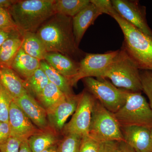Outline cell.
<instances>
[{"instance_id":"7c38bea8","label":"cell","mask_w":152,"mask_h":152,"mask_svg":"<svg viewBox=\"0 0 152 152\" xmlns=\"http://www.w3.org/2000/svg\"><path fill=\"white\" fill-rule=\"evenodd\" d=\"M81 94L67 96L53 108L47 111L50 127L58 134L62 133L67 120L75 111Z\"/></svg>"},{"instance_id":"30bf717a","label":"cell","mask_w":152,"mask_h":152,"mask_svg":"<svg viewBox=\"0 0 152 152\" xmlns=\"http://www.w3.org/2000/svg\"><path fill=\"white\" fill-rule=\"evenodd\" d=\"M111 2L120 16L152 38V31L147 23L145 7L137 1L112 0Z\"/></svg>"},{"instance_id":"44dd1931","label":"cell","mask_w":152,"mask_h":152,"mask_svg":"<svg viewBox=\"0 0 152 152\" xmlns=\"http://www.w3.org/2000/svg\"><path fill=\"white\" fill-rule=\"evenodd\" d=\"M57 135L52 129L42 131L30 137L28 143L32 152H41L59 143Z\"/></svg>"},{"instance_id":"603a6c76","label":"cell","mask_w":152,"mask_h":152,"mask_svg":"<svg viewBox=\"0 0 152 152\" xmlns=\"http://www.w3.org/2000/svg\"><path fill=\"white\" fill-rule=\"evenodd\" d=\"M40 67L45 72L49 81L56 85L67 96L74 94L69 81L52 67L45 60L40 61Z\"/></svg>"},{"instance_id":"b9f144b4","label":"cell","mask_w":152,"mask_h":152,"mask_svg":"<svg viewBox=\"0 0 152 152\" xmlns=\"http://www.w3.org/2000/svg\"></svg>"},{"instance_id":"f1b7e54d","label":"cell","mask_w":152,"mask_h":152,"mask_svg":"<svg viewBox=\"0 0 152 152\" xmlns=\"http://www.w3.org/2000/svg\"><path fill=\"white\" fill-rule=\"evenodd\" d=\"M102 142L89 136L82 138L78 152H100Z\"/></svg>"},{"instance_id":"d590c367","label":"cell","mask_w":152,"mask_h":152,"mask_svg":"<svg viewBox=\"0 0 152 152\" xmlns=\"http://www.w3.org/2000/svg\"><path fill=\"white\" fill-rule=\"evenodd\" d=\"M120 152H136L133 148L124 142H120Z\"/></svg>"},{"instance_id":"8992f818","label":"cell","mask_w":152,"mask_h":152,"mask_svg":"<svg viewBox=\"0 0 152 152\" xmlns=\"http://www.w3.org/2000/svg\"><path fill=\"white\" fill-rule=\"evenodd\" d=\"M89 136L98 141L124 142L121 127L112 113L97 100L93 107Z\"/></svg>"},{"instance_id":"2e32d148","label":"cell","mask_w":152,"mask_h":152,"mask_svg":"<svg viewBox=\"0 0 152 152\" xmlns=\"http://www.w3.org/2000/svg\"><path fill=\"white\" fill-rule=\"evenodd\" d=\"M0 85L13 101L28 93L25 81L11 68L0 66Z\"/></svg>"},{"instance_id":"8d00e7d4","label":"cell","mask_w":152,"mask_h":152,"mask_svg":"<svg viewBox=\"0 0 152 152\" xmlns=\"http://www.w3.org/2000/svg\"><path fill=\"white\" fill-rule=\"evenodd\" d=\"M19 152H32L28 143L27 140H25L22 142Z\"/></svg>"},{"instance_id":"d4e9b609","label":"cell","mask_w":152,"mask_h":152,"mask_svg":"<svg viewBox=\"0 0 152 152\" xmlns=\"http://www.w3.org/2000/svg\"><path fill=\"white\" fill-rule=\"evenodd\" d=\"M24 81L25 86L28 92L30 91L37 98L50 83L46 75L41 67Z\"/></svg>"},{"instance_id":"ba28073f","label":"cell","mask_w":152,"mask_h":152,"mask_svg":"<svg viewBox=\"0 0 152 152\" xmlns=\"http://www.w3.org/2000/svg\"><path fill=\"white\" fill-rule=\"evenodd\" d=\"M95 100L88 91L81 93L75 111L70 121L66 124L63 129L64 135L72 134L82 138L89 135Z\"/></svg>"},{"instance_id":"1f68e13d","label":"cell","mask_w":152,"mask_h":152,"mask_svg":"<svg viewBox=\"0 0 152 152\" xmlns=\"http://www.w3.org/2000/svg\"><path fill=\"white\" fill-rule=\"evenodd\" d=\"M91 2L94 4L102 13L110 15L115 11L111 1L110 0H91Z\"/></svg>"},{"instance_id":"4dcf8cb0","label":"cell","mask_w":152,"mask_h":152,"mask_svg":"<svg viewBox=\"0 0 152 152\" xmlns=\"http://www.w3.org/2000/svg\"><path fill=\"white\" fill-rule=\"evenodd\" d=\"M21 140L10 137L7 141L0 145V152H19Z\"/></svg>"},{"instance_id":"3957f363","label":"cell","mask_w":152,"mask_h":152,"mask_svg":"<svg viewBox=\"0 0 152 152\" xmlns=\"http://www.w3.org/2000/svg\"><path fill=\"white\" fill-rule=\"evenodd\" d=\"M110 16L119 25L124 37L123 48L139 69L152 71V38L125 20L115 11Z\"/></svg>"},{"instance_id":"ffe728a7","label":"cell","mask_w":152,"mask_h":152,"mask_svg":"<svg viewBox=\"0 0 152 152\" xmlns=\"http://www.w3.org/2000/svg\"><path fill=\"white\" fill-rule=\"evenodd\" d=\"M23 34L18 33L0 47V66L11 68L13 60L21 47Z\"/></svg>"},{"instance_id":"f546056e","label":"cell","mask_w":152,"mask_h":152,"mask_svg":"<svg viewBox=\"0 0 152 152\" xmlns=\"http://www.w3.org/2000/svg\"><path fill=\"white\" fill-rule=\"evenodd\" d=\"M18 28L9 8L0 7V29Z\"/></svg>"},{"instance_id":"d6a6232c","label":"cell","mask_w":152,"mask_h":152,"mask_svg":"<svg viewBox=\"0 0 152 152\" xmlns=\"http://www.w3.org/2000/svg\"><path fill=\"white\" fill-rule=\"evenodd\" d=\"M120 142L114 141L102 142L100 152H120Z\"/></svg>"},{"instance_id":"f35d334b","label":"cell","mask_w":152,"mask_h":152,"mask_svg":"<svg viewBox=\"0 0 152 152\" xmlns=\"http://www.w3.org/2000/svg\"><path fill=\"white\" fill-rule=\"evenodd\" d=\"M58 144L50 147L41 152H58Z\"/></svg>"},{"instance_id":"74e56055","label":"cell","mask_w":152,"mask_h":152,"mask_svg":"<svg viewBox=\"0 0 152 152\" xmlns=\"http://www.w3.org/2000/svg\"><path fill=\"white\" fill-rule=\"evenodd\" d=\"M15 1L0 0V7L9 8Z\"/></svg>"},{"instance_id":"83f0119b","label":"cell","mask_w":152,"mask_h":152,"mask_svg":"<svg viewBox=\"0 0 152 152\" xmlns=\"http://www.w3.org/2000/svg\"><path fill=\"white\" fill-rule=\"evenodd\" d=\"M142 91L145 93L149 101L150 107L152 110V71H140Z\"/></svg>"},{"instance_id":"ac0fdd59","label":"cell","mask_w":152,"mask_h":152,"mask_svg":"<svg viewBox=\"0 0 152 152\" xmlns=\"http://www.w3.org/2000/svg\"><path fill=\"white\" fill-rule=\"evenodd\" d=\"M40 67V61L26 53L21 48L15 57L11 68L25 80L28 78Z\"/></svg>"},{"instance_id":"7402d4cb","label":"cell","mask_w":152,"mask_h":152,"mask_svg":"<svg viewBox=\"0 0 152 152\" xmlns=\"http://www.w3.org/2000/svg\"><path fill=\"white\" fill-rule=\"evenodd\" d=\"M66 97L59 88L50 82L37 98L43 107L48 111L64 100Z\"/></svg>"},{"instance_id":"836d02e7","label":"cell","mask_w":152,"mask_h":152,"mask_svg":"<svg viewBox=\"0 0 152 152\" xmlns=\"http://www.w3.org/2000/svg\"><path fill=\"white\" fill-rule=\"evenodd\" d=\"M10 137V128L9 123L0 122V145L7 141Z\"/></svg>"},{"instance_id":"4fadbf2b","label":"cell","mask_w":152,"mask_h":152,"mask_svg":"<svg viewBox=\"0 0 152 152\" xmlns=\"http://www.w3.org/2000/svg\"><path fill=\"white\" fill-rule=\"evenodd\" d=\"M13 101L37 127L42 131L51 129L49 126L46 110L29 93Z\"/></svg>"},{"instance_id":"d6986e66","label":"cell","mask_w":152,"mask_h":152,"mask_svg":"<svg viewBox=\"0 0 152 152\" xmlns=\"http://www.w3.org/2000/svg\"><path fill=\"white\" fill-rule=\"evenodd\" d=\"M21 48L33 58L42 61L46 55V48L37 33L27 32L23 34Z\"/></svg>"},{"instance_id":"4316f807","label":"cell","mask_w":152,"mask_h":152,"mask_svg":"<svg viewBox=\"0 0 152 152\" xmlns=\"http://www.w3.org/2000/svg\"><path fill=\"white\" fill-rule=\"evenodd\" d=\"M13 100L0 85V122H8L9 111Z\"/></svg>"},{"instance_id":"8fae6325","label":"cell","mask_w":152,"mask_h":152,"mask_svg":"<svg viewBox=\"0 0 152 152\" xmlns=\"http://www.w3.org/2000/svg\"><path fill=\"white\" fill-rule=\"evenodd\" d=\"M8 123L10 128L11 137L22 141L28 140L31 136L42 131L33 124L13 101L10 107Z\"/></svg>"},{"instance_id":"7a4b0ae2","label":"cell","mask_w":152,"mask_h":152,"mask_svg":"<svg viewBox=\"0 0 152 152\" xmlns=\"http://www.w3.org/2000/svg\"><path fill=\"white\" fill-rule=\"evenodd\" d=\"M55 0L15 1L9 8L20 31L36 33L42 25L56 14Z\"/></svg>"},{"instance_id":"5b68a950","label":"cell","mask_w":152,"mask_h":152,"mask_svg":"<svg viewBox=\"0 0 152 152\" xmlns=\"http://www.w3.org/2000/svg\"><path fill=\"white\" fill-rule=\"evenodd\" d=\"M113 115L120 127L136 126L152 128V110L141 93L129 91L126 103Z\"/></svg>"},{"instance_id":"ab89813d","label":"cell","mask_w":152,"mask_h":152,"mask_svg":"<svg viewBox=\"0 0 152 152\" xmlns=\"http://www.w3.org/2000/svg\"><path fill=\"white\" fill-rule=\"evenodd\" d=\"M151 151L152 152V128L151 129Z\"/></svg>"},{"instance_id":"484cf974","label":"cell","mask_w":152,"mask_h":152,"mask_svg":"<svg viewBox=\"0 0 152 152\" xmlns=\"http://www.w3.org/2000/svg\"><path fill=\"white\" fill-rule=\"evenodd\" d=\"M82 139L77 135H65L58 144V152H78Z\"/></svg>"},{"instance_id":"9c48e42d","label":"cell","mask_w":152,"mask_h":152,"mask_svg":"<svg viewBox=\"0 0 152 152\" xmlns=\"http://www.w3.org/2000/svg\"><path fill=\"white\" fill-rule=\"evenodd\" d=\"M119 50L103 54L86 53L79 62L77 75L71 80L72 86H75L80 80L86 78H99L118 54Z\"/></svg>"},{"instance_id":"9a60e30c","label":"cell","mask_w":152,"mask_h":152,"mask_svg":"<svg viewBox=\"0 0 152 152\" xmlns=\"http://www.w3.org/2000/svg\"><path fill=\"white\" fill-rule=\"evenodd\" d=\"M102 14V12L90 1L89 4L72 18L73 32L77 46L79 47L88 28Z\"/></svg>"},{"instance_id":"6da1fadb","label":"cell","mask_w":152,"mask_h":152,"mask_svg":"<svg viewBox=\"0 0 152 152\" xmlns=\"http://www.w3.org/2000/svg\"><path fill=\"white\" fill-rule=\"evenodd\" d=\"M36 33L48 52H57L70 58L80 53L74 38L72 18L56 13L43 24Z\"/></svg>"},{"instance_id":"277c9868","label":"cell","mask_w":152,"mask_h":152,"mask_svg":"<svg viewBox=\"0 0 152 152\" xmlns=\"http://www.w3.org/2000/svg\"><path fill=\"white\" fill-rule=\"evenodd\" d=\"M140 71L122 47L99 79H110L112 84L119 88L141 93Z\"/></svg>"},{"instance_id":"5bb4252c","label":"cell","mask_w":152,"mask_h":152,"mask_svg":"<svg viewBox=\"0 0 152 152\" xmlns=\"http://www.w3.org/2000/svg\"><path fill=\"white\" fill-rule=\"evenodd\" d=\"M124 142L137 152H152L151 129L141 126L121 127Z\"/></svg>"},{"instance_id":"60d3db41","label":"cell","mask_w":152,"mask_h":152,"mask_svg":"<svg viewBox=\"0 0 152 152\" xmlns=\"http://www.w3.org/2000/svg\"></svg>"},{"instance_id":"52a82bcc","label":"cell","mask_w":152,"mask_h":152,"mask_svg":"<svg viewBox=\"0 0 152 152\" xmlns=\"http://www.w3.org/2000/svg\"><path fill=\"white\" fill-rule=\"evenodd\" d=\"M83 79L87 91L112 113H116L126 103L129 91L117 88L105 79Z\"/></svg>"},{"instance_id":"e0dca14e","label":"cell","mask_w":152,"mask_h":152,"mask_svg":"<svg viewBox=\"0 0 152 152\" xmlns=\"http://www.w3.org/2000/svg\"><path fill=\"white\" fill-rule=\"evenodd\" d=\"M57 72L71 81L78 71L79 63L70 57L57 52H48L45 60Z\"/></svg>"},{"instance_id":"cb8c5ba5","label":"cell","mask_w":152,"mask_h":152,"mask_svg":"<svg viewBox=\"0 0 152 152\" xmlns=\"http://www.w3.org/2000/svg\"><path fill=\"white\" fill-rule=\"evenodd\" d=\"M89 0H55L56 13L73 18L89 4Z\"/></svg>"},{"instance_id":"e575fe53","label":"cell","mask_w":152,"mask_h":152,"mask_svg":"<svg viewBox=\"0 0 152 152\" xmlns=\"http://www.w3.org/2000/svg\"><path fill=\"white\" fill-rule=\"evenodd\" d=\"M20 32L18 28L0 29V47L8 39Z\"/></svg>"}]
</instances>
